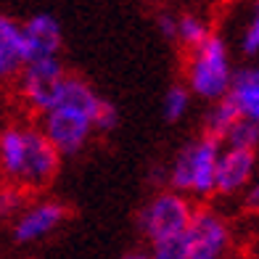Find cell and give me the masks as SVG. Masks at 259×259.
Masks as SVG:
<instances>
[{"label":"cell","instance_id":"cell-1","mask_svg":"<svg viewBox=\"0 0 259 259\" xmlns=\"http://www.w3.org/2000/svg\"><path fill=\"white\" fill-rule=\"evenodd\" d=\"M119 122L114 103L106 101L85 77L69 72L61 96L40 116V130L64 156H77L98 133H111Z\"/></svg>","mask_w":259,"mask_h":259},{"label":"cell","instance_id":"cell-2","mask_svg":"<svg viewBox=\"0 0 259 259\" xmlns=\"http://www.w3.org/2000/svg\"><path fill=\"white\" fill-rule=\"evenodd\" d=\"M61 169V154L40 124L14 122L0 127V178L27 193L45 191Z\"/></svg>","mask_w":259,"mask_h":259},{"label":"cell","instance_id":"cell-3","mask_svg":"<svg viewBox=\"0 0 259 259\" xmlns=\"http://www.w3.org/2000/svg\"><path fill=\"white\" fill-rule=\"evenodd\" d=\"M233 77H235L233 51L220 32H211L201 45H196L193 51H185L183 85L191 90L193 98L204 103H217L228 98Z\"/></svg>","mask_w":259,"mask_h":259},{"label":"cell","instance_id":"cell-4","mask_svg":"<svg viewBox=\"0 0 259 259\" xmlns=\"http://www.w3.org/2000/svg\"><path fill=\"white\" fill-rule=\"evenodd\" d=\"M222 143L209 135H196L188 143H183L167 164L164 180L167 188L183 193L185 198L206 201L214 196V175Z\"/></svg>","mask_w":259,"mask_h":259},{"label":"cell","instance_id":"cell-5","mask_svg":"<svg viewBox=\"0 0 259 259\" xmlns=\"http://www.w3.org/2000/svg\"><path fill=\"white\" fill-rule=\"evenodd\" d=\"M196 204L172 188H161L138 211V230L148 243L169 241L185 235Z\"/></svg>","mask_w":259,"mask_h":259},{"label":"cell","instance_id":"cell-6","mask_svg":"<svg viewBox=\"0 0 259 259\" xmlns=\"http://www.w3.org/2000/svg\"><path fill=\"white\" fill-rule=\"evenodd\" d=\"M185 243L191 259H228L235 251V228L220 209L196 206Z\"/></svg>","mask_w":259,"mask_h":259},{"label":"cell","instance_id":"cell-7","mask_svg":"<svg viewBox=\"0 0 259 259\" xmlns=\"http://www.w3.org/2000/svg\"><path fill=\"white\" fill-rule=\"evenodd\" d=\"M69 217V209L64 201L53 196H34L27 201V206L8 222V235L11 243L24 249V246H37L45 238H51L56 230Z\"/></svg>","mask_w":259,"mask_h":259},{"label":"cell","instance_id":"cell-8","mask_svg":"<svg viewBox=\"0 0 259 259\" xmlns=\"http://www.w3.org/2000/svg\"><path fill=\"white\" fill-rule=\"evenodd\" d=\"M66 69L61 58H42V61H27L19 74V96L34 114H45L61 96Z\"/></svg>","mask_w":259,"mask_h":259},{"label":"cell","instance_id":"cell-9","mask_svg":"<svg viewBox=\"0 0 259 259\" xmlns=\"http://www.w3.org/2000/svg\"><path fill=\"white\" fill-rule=\"evenodd\" d=\"M259 169V151L241 146H222L214 175V196L241 198Z\"/></svg>","mask_w":259,"mask_h":259},{"label":"cell","instance_id":"cell-10","mask_svg":"<svg viewBox=\"0 0 259 259\" xmlns=\"http://www.w3.org/2000/svg\"><path fill=\"white\" fill-rule=\"evenodd\" d=\"M21 34H24V51L27 61H42V58H61L64 32L53 14H32L27 21H21Z\"/></svg>","mask_w":259,"mask_h":259},{"label":"cell","instance_id":"cell-11","mask_svg":"<svg viewBox=\"0 0 259 259\" xmlns=\"http://www.w3.org/2000/svg\"><path fill=\"white\" fill-rule=\"evenodd\" d=\"M24 64H27V51H24L21 21H16L8 14H0V85L19 79Z\"/></svg>","mask_w":259,"mask_h":259},{"label":"cell","instance_id":"cell-12","mask_svg":"<svg viewBox=\"0 0 259 259\" xmlns=\"http://www.w3.org/2000/svg\"><path fill=\"white\" fill-rule=\"evenodd\" d=\"M228 101L238 111L243 122H249L259 133V64H246L235 69Z\"/></svg>","mask_w":259,"mask_h":259},{"label":"cell","instance_id":"cell-13","mask_svg":"<svg viewBox=\"0 0 259 259\" xmlns=\"http://www.w3.org/2000/svg\"><path fill=\"white\" fill-rule=\"evenodd\" d=\"M211 32L214 29H211L209 19L196 14V11H183L175 19V42L183 45L185 51H193L196 45H201Z\"/></svg>","mask_w":259,"mask_h":259},{"label":"cell","instance_id":"cell-14","mask_svg":"<svg viewBox=\"0 0 259 259\" xmlns=\"http://www.w3.org/2000/svg\"><path fill=\"white\" fill-rule=\"evenodd\" d=\"M238 111L233 109V103L228 98H222L217 103H209V109L204 114V135L209 138H214V140H225L230 133H233V127L238 124Z\"/></svg>","mask_w":259,"mask_h":259},{"label":"cell","instance_id":"cell-15","mask_svg":"<svg viewBox=\"0 0 259 259\" xmlns=\"http://www.w3.org/2000/svg\"><path fill=\"white\" fill-rule=\"evenodd\" d=\"M238 51L246 58L259 56V0H249L243 11L241 32H238Z\"/></svg>","mask_w":259,"mask_h":259},{"label":"cell","instance_id":"cell-16","mask_svg":"<svg viewBox=\"0 0 259 259\" xmlns=\"http://www.w3.org/2000/svg\"><path fill=\"white\" fill-rule=\"evenodd\" d=\"M191 106H193L191 90H188L185 85H169L167 93H164V98H161V114H164L167 122L178 124L191 114Z\"/></svg>","mask_w":259,"mask_h":259},{"label":"cell","instance_id":"cell-17","mask_svg":"<svg viewBox=\"0 0 259 259\" xmlns=\"http://www.w3.org/2000/svg\"><path fill=\"white\" fill-rule=\"evenodd\" d=\"M32 198V193L21 191L16 185L0 183V222H11L21 209L27 206V201Z\"/></svg>","mask_w":259,"mask_h":259},{"label":"cell","instance_id":"cell-18","mask_svg":"<svg viewBox=\"0 0 259 259\" xmlns=\"http://www.w3.org/2000/svg\"><path fill=\"white\" fill-rule=\"evenodd\" d=\"M146 254H148V259H191V256H188L185 235H180V238H169V241H159V243H151V249Z\"/></svg>","mask_w":259,"mask_h":259},{"label":"cell","instance_id":"cell-19","mask_svg":"<svg viewBox=\"0 0 259 259\" xmlns=\"http://www.w3.org/2000/svg\"><path fill=\"white\" fill-rule=\"evenodd\" d=\"M241 209L246 211V214H251V217H259V169L251 178L249 188L243 191V196H241Z\"/></svg>","mask_w":259,"mask_h":259},{"label":"cell","instance_id":"cell-20","mask_svg":"<svg viewBox=\"0 0 259 259\" xmlns=\"http://www.w3.org/2000/svg\"><path fill=\"white\" fill-rule=\"evenodd\" d=\"M175 19H178V14H172V11H159L156 14V29L161 32V37L172 42H175Z\"/></svg>","mask_w":259,"mask_h":259},{"label":"cell","instance_id":"cell-21","mask_svg":"<svg viewBox=\"0 0 259 259\" xmlns=\"http://www.w3.org/2000/svg\"><path fill=\"white\" fill-rule=\"evenodd\" d=\"M119 259H148V254H146V251H127V254H122Z\"/></svg>","mask_w":259,"mask_h":259},{"label":"cell","instance_id":"cell-22","mask_svg":"<svg viewBox=\"0 0 259 259\" xmlns=\"http://www.w3.org/2000/svg\"><path fill=\"white\" fill-rule=\"evenodd\" d=\"M228 259H256L254 254H249V251H233Z\"/></svg>","mask_w":259,"mask_h":259}]
</instances>
